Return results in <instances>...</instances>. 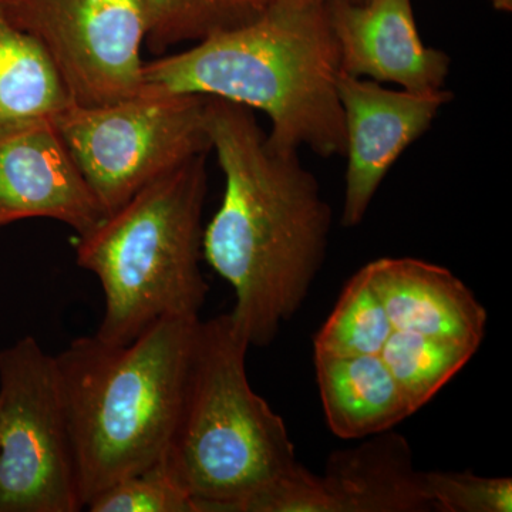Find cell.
Listing matches in <instances>:
<instances>
[{
    "instance_id": "obj_1",
    "label": "cell",
    "mask_w": 512,
    "mask_h": 512,
    "mask_svg": "<svg viewBox=\"0 0 512 512\" xmlns=\"http://www.w3.org/2000/svg\"><path fill=\"white\" fill-rule=\"evenodd\" d=\"M207 127L225 192L202 255L234 289L229 315L249 345L268 348L325 264L332 211L298 153L269 146L251 109L207 97Z\"/></svg>"
},
{
    "instance_id": "obj_2",
    "label": "cell",
    "mask_w": 512,
    "mask_h": 512,
    "mask_svg": "<svg viewBox=\"0 0 512 512\" xmlns=\"http://www.w3.org/2000/svg\"><path fill=\"white\" fill-rule=\"evenodd\" d=\"M340 72L326 2L281 3L144 63L140 93L215 97L261 110L271 120L266 140L274 150L343 156Z\"/></svg>"
},
{
    "instance_id": "obj_3",
    "label": "cell",
    "mask_w": 512,
    "mask_h": 512,
    "mask_svg": "<svg viewBox=\"0 0 512 512\" xmlns=\"http://www.w3.org/2000/svg\"><path fill=\"white\" fill-rule=\"evenodd\" d=\"M200 322L160 320L126 345L82 336L55 356L83 507L164 457Z\"/></svg>"
},
{
    "instance_id": "obj_4",
    "label": "cell",
    "mask_w": 512,
    "mask_h": 512,
    "mask_svg": "<svg viewBox=\"0 0 512 512\" xmlns=\"http://www.w3.org/2000/svg\"><path fill=\"white\" fill-rule=\"evenodd\" d=\"M249 348L229 313L201 320L180 417L158 463L198 512H239L298 466L284 419L249 384Z\"/></svg>"
},
{
    "instance_id": "obj_5",
    "label": "cell",
    "mask_w": 512,
    "mask_h": 512,
    "mask_svg": "<svg viewBox=\"0 0 512 512\" xmlns=\"http://www.w3.org/2000/svg\"><path fill=\"white\" fill-rule=\"evenodd\" d=\"M207 154L138 191L79 237L77 264L99 279L96 336L126 345L168 318H200L210 286L200 268Z\"/></svg>"
},
{
    "instance_id": "obj_6",
    "label": "cell",
    "mask_w": 512,
    "mask_h": 512,
    "mask_svg": "<svg viewBox=\"0 0 512 512\" xmlns=\"http://www.w3.org/2000/svg\"><path fill=\"white\" fill-rule=\"evenodd\" d=\"M53 124L107 215L211 151L202 96L138 93L106 106L72 103Z\"/></svg>"
},
{
    "instance_id": "obj_7",
    "label": "cell",
    "mask_w": 512,
    "mask_h": 512,
    "mask_svg": "<svg viewBox=\"0 0 512 512\" xmlns=\"http://www.w3.org/2000/svg\"><path fill=\"white\" fill-rule=\"evenodd\" d=\"M83 508L55 356L26 336L0 352V512Z\"/></svg>"
},
{
    "instance_id": "obj_8",
    "label": "cell",
    "mask_w": 512,
    "mask_h": 512,
    "mask_svg": "<svg viewBox=\"0 0 512 512\" xmlns=\"http://www.w3.org/2000/svg\"><path fill=\"white\" fill-rule=\"evenodd\" d=\"M0 6L43 47L73 104L106 106L140 93L143 0H0Z\"/></svg>"
},
{
    "instance_id": "obj_9",
    "label": "cell",
    "mask_w": 512,
    "mask_h": 512,
    "mask_svg": "<svg viewBox=\"0 0 512 512\" xmlns=\"http://www.w3.org/2000/svg\"><path fill=\"white\" fill-rule=\"evenodd\" d=\"M431 511L412 447L393 430L333 451L322 476L298 463L241 508V512Z\"/></svg>"
},
{
    "instance_id": "obj_10",
    "label": "cell",
    "mask_w": 512,
    "mask_h": 512,
    "mask_svg": "<svg viewBox=\"0 0 512 512\" xmlns=\"http://www.w3.org/2000/svg\"><path fill=\"white\" fill-rule=\"evenodd\" d=\"M338 96L348 160L343 227L365 220L380 184L397 158L419 140L453 99L448 90L430 93L390 90L373 80L340 72Z\"/></svg>"
},
{
    "instance_id": "obj_11",
    "label": "cell",
    "mask_w": 512,
    "mask_h": 512,
    "mask_svg": "<svg viewBox=\"0 0 512 512\" xmlns=\"http://www.w3.org/2000/svg\"><path fill=\"white\" fill-rule=\"evenodd\" d=\"M340 69L416 93L443 89L450 57L421 42L410 0H326Z\"/></svg>"
},
{
    "instance_id": "obj_12",
    "label": "cell",
    "mask_w": 512,
    "mask_h": 512,
    "mask_svg": "<svg viewBox=\"0 0 512 512\" xmlns=\"http://www.w3.org/2000/svg\"><path fill=\"white\" fill-rule=\"evenodd\" d=\"M106 217L53 121L0 143V228L49 218L82 237Z\"/></svg>"
},
{
    "instance_id": "obj_13",
    "label": "cell",
    "mask_w": 512,
    "mask_h": 512,
    "mask_svg": "<svg viewBox=\"0 0 512 512\" xmlns=\"http://www.w3.org/2000/svg\"><path fill=\"white\" fill-rule=\"evenodd\" d=\"M365 266L393 330L480 349L487 309L453 272L416 258H380Z\"/></svg>"
},
{
    "instance_id": "obj_14",
    "label": "cell",
    "mask_w": 512,
    "mask_h": 512,
    "mask_svg": "<svg viewBox=\"0 0 512 512\" xmlns=\"http://www.w3.org/2000/svg\"><path fill=\"white\" fill-rule=\"evenodd\" d=\"M320 402L330 431L363 440L416 413L380 355H313Z\"/></svg>"
},
{
    "instance_id": "obj_15",
    "label": "cell",
    "mask_w": 512,
    "mask_h": 512,
    "mask_svg": "<svg viewBox=\"0 0 512 512\" xmlns=\"http://www.w3.org/2000/svg\"><path fill=\"white\" fill-rule=\"evenodd\" d=\"M72 103L43 47L16 28L0 6V143L52 123Z\"/></svg>"
},
{
    "instance_id": "obj_16",
    "label": "cell",
    "mask_w": 512,
    "mask_h": 512,
    "mask_svg": "<svg viewBox=\"0 0 512 512\" xmlns=\"http://www.w3.org/2000/svg\"><path fill=\"white\" fill-rule=\"evenodd\" d=\"M393 326L366 266L357 271L340 293L335 308L313 339V355H380Z\"/></svg>"
},
{
    "instance_id": "obj_17",
    "label": "cell",
    "mask_w": 512,
    "mask_h": 512,
    "mask_svg": "<svg viewBox=\"0 0 512 512\" xmlns=\"http://www.w3.org/2000/svg\"><path fill=\"white\" fill-rule=\"evenodd\" d=\"M476 353L453 340L393 330L380 357L414 412H419Z\"/></svg>"
},
{
    "instance_id": "obj_18",
    "label": "cell",
    "mask_w": 512,
    "mask_h": 512,
    "mask_svg": "<svg viewBox=\"0 0 512 512\" xmlns=\"http://www.w3.org/2000/svg\"><path fill=\"white\" fill-rule=\"evenodd\" d=\"M146 45L154 53L252 18L241 0H143Z\"/></svg>"
},
{
    "instance_id": "obj_19",
    "label": "cell",
    "mask_w": 512,
    "mask_h": 512,
    "mask_svg": "<svg viewBox=\"0 0 512 512\" xmlns=\"http://www.w3.org/2000/svg\"><path fill=\"white\" fill-rule=\"evenodd\" d=\"M423 485L434 511H512L510 477H483L471 471H423Z\"/></svg>"
},
{
    "instance_id": "obj_20",
    "label": "cell",
    "mask_w": 512,
    "mask_h": 512,
    "mask_svg": "<svg viewBox=\"0 0 512 512\" xmlns=\"http://www.w3.org/2000/svg\"><path fill=\"white\" fill-rule=\"evenodd\" d=\"M84 508L90 512H198L190 495L158 464L111 485Z\"/></svg>"
},
{
    "instance_id": "obj_21",
    "label": "cell",
    "mask_w": 512,
    "mask_h": 512,
    "mask_svg": "<svg viewBox=\"0 0 512 512\" xmlns=\"http://www.w3.org/2000/svg\"><path fill=\"white\" fill-rule=\"evenodd\" d=\"M241 2L251 15H256L269 6L281 5V3H316L326 2V0H241Z\"/></svg>"
},
{
    "instance_id": "obj_22",
    "label": "cell",
    "mask_w": 512,
    "mask_h": 512,
    "mask_svg": "<svg viewBox=\"0 0 512 512\" xmlns=\"http://www.w3.org/2000/svg\"><path fill=\"white\" fill-rule=\"evenodd\" d=\"M493 6L497 10H501V12H511L512 10V0H491Z\"/></svg>"
}]
</instances>
